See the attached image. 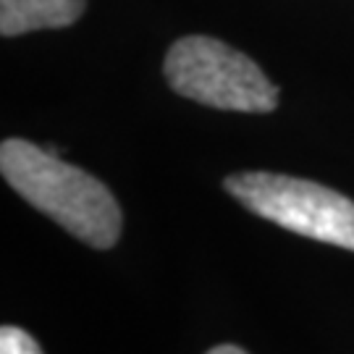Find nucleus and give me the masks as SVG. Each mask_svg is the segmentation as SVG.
Here are the masks:
<instances>
[{
	"label": "nucleus",
	"mask_w": 354,
	"mask_h": 354,
	"mask_svg": "<svg viewBox=\"0 0 354 354\" xmlns=\"http://www.w3.org/2000/svg\"><path fill=\"white\" fill-rule=\"evenodd\" d=\"M207 354H247L244 349H239V346H234V344H223V346H215V349H210Z\"/></svg>",
	"instance_id": "6"
},
{
	"label": "nucleus",
	"mask_w": 354,
	"mask_h": 354,
	"mask_svg": "<svg viewBox=\"0 0 354 354\" xmlns=\"http://www.w3.org/2000/svg\"><path fill=\"white\" fill-rule=\"evenodd\" d=\"M163 74L171 89L207 108L270 113L279 105V87L250 55L205 35L181 37L165 53Z\"/></svg>",
	"instance_id": "2"
},
{
	"label": "nucleus",
	"mask_w": 354,
	"mask_h": 354,
	"mask_svg": "<svg viewBox=\"0 0 354 354\" xmlns=\"http://www.w3.org/2000/svg\"><path fill=\"white\" fill-rule=\"evenodd\" d=\"M87 0H0L3 37H19L37 29L71 26L84 13Z\"/></svg>",
	"instance_id": "4"
},
{
	"label": "nucleus",
	"mask_w": 354,
	"mask_h": 354,
	"mask_svg": "<svg viewBox=\"0 0 354 354\" xmlns=\"http://www.w3.org/2000/svg\"><path fill=\"white\" fill-rule=\"evenodd\" d=\"M0 354H42V349L24 328L3 326L0 328Z\"/></svg>",
	"instance_id": "5"
},
{
	"label": "nucleus",
	"mask_w": 354,
	"mask_h": 354,
	"mask_svg": "<svg viewBox=\"0 0 354 354\" xmlns=\"http://www.w3.org/2000/svg\"><path fill=\"white\" fill-rule=\"evenodd\" d=\"M0 174L32 207L89 247L111 250L121 236V207L111 189L87 171L64 163L55 150L6 140L0 145Z\"/></svg>",
	"instance_id": "1"
},
{
	"label": "nucleus",
	"mask_w": 354,
	"mask_h": 354,
	"mask_svg": "<svg viewBox=\"0 0 354 354\" xmlns=\"http://www.w3.org/2000/svg\"><path fill=\"white\" fill-rule=\"evenodd\" d=\"M223 187L247 210L291 234L354 252V203L336 189L266 171L234 174Z\"/></svg>",
	"instance_id": "3"
}]
</instances>
